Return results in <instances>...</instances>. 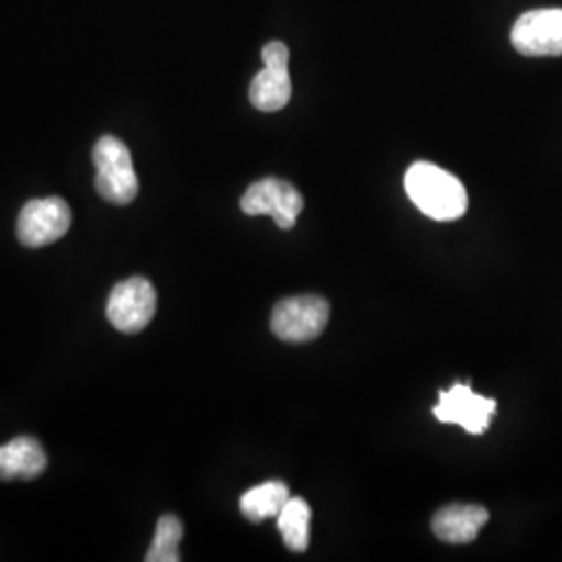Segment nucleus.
Listing matches in <instances>:
<instances>
[{"label": "nucleus", "instance_id": "1", "mask_svg": "<svg viewBox=\"0 0 562 562\" xmlns=\"http://www.w3.org/2000/svg\"><path fill=\"white\" fill-rule=\"evenodd\" d=\"M408 199L436 222L461 220L469 206V196L461 180L434 162L419 161L408 167L404 176Z\"/></svg>", "mask_w": 562, "mask_h": 562}, {"label": "nucleus", "instance_id": "2", "mask_svg": "<svg viewBox=\"0 0 562 562\" xmlns=\"http://www.w3.org/2000/svg\"><path fill=\"white\" fill-rule=\"evenodd\" d=\"M97 167V192L111 204H130L136 201L140 183L134 171L130 148L115 136H102L92 150Z\"/></svg>", "mask_w": 562, "mask_h": 562}, {"label": "nucleus", "instance_id": "3", "mask_svg": "<svg viewBox=\"0 0 562 562\" xmlns=\"http://www.w3.org/2000/svg\"><path fill=\"white\" fill-rule=\"evenodd\" d=\"M329 322V302L315 296H292L276 304L271 313V331L281 341L302 344L315 340L323 334Z\"/></svg>", "mask_w": 562, "mask_h": 562}, {"label": "nucleus", "instance_id": "4", "mask_svg": "<svg viewBox=\"0 0 562 562\" xmlns=\"http://www.w3.org/2000/svg\"><path fill=\"white\" fill-rule=\"evenodd\" d=\"M157 313V290L146 278L120 281L106 301V319L121 334H140Z\"/></svg>", "mask_w": 562, "mask_h": 562}, {"label": "nucleus", "instance_id": "5", "mask_svg": "<svg viewBox=\"0 0 562 562\" xmlns=\"http://www.w3.org/2000/svg\"><path fill=\"white\" fill-rule=\"evenodd\" d=\"M241 211L250 217L269 215L280 229H292L304 209L301 192L290 181L265 178L255 181L241 196Z\"/></svg>", "mask_w": 562, "mask_h": 562}, {"label": "nucleus", "instance_id": "6", "mask_svg": "<svg viewBox=\"0 0 562 562\" xmlns=\"http://www.w3.org/2000/svg\"><path fill=\"white\" fill-rule=\"evenodd\" d=\"M290 50L283 42H269L262 48L265 69L250 83V102L265 113L281 111L292 99V80L288 71Z\"/></svg>", "mask_w": 562, "mask_h": 562}, {"label": "nucleus", "instance_id": "7", "mask_svg": "<svg viewBox=\"0 0 562 562\" xmlns=\"http://www.w3.org/2000/svg\"><path fill=\"white\" fill-rule=\"evenodd\" d=\"M71 227V209L59 199H36L21 209L18 238L27 248H42L63 238Z\"/></svg>", "mask_w": 562, "mask_h": 562}, {"label": "nucleus", "instance_id": "8", "mask_svg": "<svg viewBox=\"0 0 562 562\" xmlns=\"http://www.w3.org/2000/svg\"><path fill=\"white\" fill-rule=\"evenodd\" d=\"M440 402L434 406V415L440 423L461 425L467 434L482 436L490 429L496 415V401L485 398L471 390V383H454L450 390H440Z\"/></svg>", "mask_w": 562, "mask_h": 562}, {"label": "nucleus", "instance_id": "9", "mask_svg": "<svg viewBox=\"0 0 562 562\" xmlns=\"http://www.w3.org/2000/svg\"><path fill=\"white\" fill-rule=\"evenodd\" d=\"M510 42L525 57H561L562 9H536L515 21Z\"/></svg>", "mask_w": 562, "mask_h": 562}, {"label": "nucleus", "instance_id": "10", "mask_svg": "<svg viewBox=\"0 0 562 562\" xmlns=\"http://www.w3.org/2000/svg\"><path fill=\"white\" fill-rule=\"evenodd\" d=\"M490 513L480 504H448L434 515L431 529L436 538L448 543H469L477 538Z\"/></svg>", "mask_w": 562, "mask_h": 562}, {"label": "nucleus", "instance_id": "11", "mask_svg": "<svg viewBox=\"0 0 562 562\" xmlns=\"http://www.w3.org/2000/svg\"><path fill=\"white\" fill-rule=\"evenodd\" d=\"M46 464L48 457L36 438L21 436L0 446V482L36 480Z\"/></svg>", "mask_w": 562, "mask_h": 562}, {"label": "nucleus", "instance_id": "12", "mask_svg": "<svg viewBox=\"0 0 562 562\" xmlns=\"http://www.w3.org/2000/svg\"><path fill=\"white\" fill-rule=\"evenodd\" d=\"M290 490L283 482H265L250 487L240 498L241 515L252 522L278 519L281 508L290 501Z\"/></svg>", "mask_w": 562, "mask_h": 562}, {"label": "nucleus", "instance_id": "13", "mask_svg": "<svg viewBox=\"0 0 562 562\" xmlns=\"http://www.w3.org/2000/svg\"><path fill=\"white\" fill-rule=\"evenodd\" d=\"M311 506L302 498H290L278 515L281 540L292 552H304L311 542Z\"/></svg>", "mask_w": 562, "mask_h": 562}, {"label": "nucleus", "instance_id": "14", "mask_svg": "<svg viewBox=\"0 0 562 562\" xmlns=\"http://www.w3.org/2000/svg\"><path fill=\"white\" fill-rule=\"evenodd\" d=\"M183 538V525L176 515H162L157 522L155 540L148 548L146 562H178L180 557V542Z\"/></svg>", "mask_w": 562, "mask_h": 562}]
</instances>
